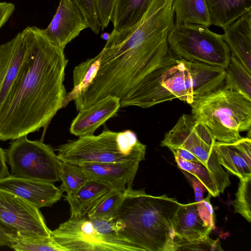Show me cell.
Returning a JSON list of instances; mask_svg holds the SVG:
<instances>
[{
	"label": "cell",
	"instance_id": "31",
	"mask_svg": "<svg viewBox=\"0 0 251 251\" xmlns=\"http://www.w3.org/2000/svg\"><path fill=\"white\" fill-rule=\"evenodd\" d=\"M174 245L176 251H223L219 240L209 237L203 240L187 241L175 237Z\"/></svg>",
	"mask_w": 251,
	"mask_h": 251
},
{
	"label": "cell",
	"instance_id": "33",
	"mask_svg": "<svg viewBox=\"0 0 251 251\" xmlns=\"http://www.w3.org/2000/svg\"><path fill=\"white\" fill-rule=\"evenodd\" d=\"M114 1V0H95L101 30L107 27L110 22Z\"/></svg>",
	"mask_w": 251,
	"mask_h": 251
},
{
	"label": "cell",
	"instance_id": "27",
	"mask_svg": "<svg viewBox=\"0 0 251 251\" xmlns=\"http://www.w3.org/2000/svg\"><path fill=\"white\" fill-rule=\"evenodd\" d=\"M17 251H68L50 236H33L17 232L10 247Z\"/></svg>",
	"mask_w": 251,
	"mask_h": 251
},
{
	"label": "cell",
	"instance_id": "2",
	"mask_svg": "<svg viewBox=\"0 0 251 251\" xmlns=\"http://www.w3.org/2000/svg\"><path fill=\"white\" fill-rule=\"evenodd\" d=\"M174 0H152L139 23L111 32L100 51L94 82L106 93L122 98L161 65L171 51L167 39L175 25Z\"/></svg>",
	"mask_w": 251,
	"mask_h": 251
},
{
	"label": "cell",
	"instance_id": "25",
	"mask_svg": "<svg viewBox=\"0 0 251 251\" xmlns=\"http://www.w3.org/2000/svg\"><path fill=\"white\" fill-rule=\"evenodd\" d=\"M225 71L224 86L251 99V73L232 54Z\"/></svg>",
	"mask_w": 251,
	"mask_h": 251
},
{
	"label": "cell",
	"instance_id": "3",
	"mask_svg": "<svg viewBox=\"0 0 251 251\" xmlns=\"http://www.w3.org/2000/svg\"><path fill=\"white\" fill-rule=\"evenodd\" d=\"M180 203L127 186L111 222L114 231L139 251H175L173 221Z\"/></svg>",
	"mask_w": 251,
	"mask_h": 251
},
{
	"label": "cell",
	"instance_id": "29",
	"mask_svg": "<svg viewBox=\"0 0 251 251\" xmlns=\"http://www.w3.org/2000/svg\"><path fill=\"white\" fill-rule=\"evenodd\" d=\"M60 178L62 181L60 189L67 195L76 192L89 179L79 166L63 161L60 165Z\"/></svg>",
	"mask_w": 251,
	"mask_h": 251
},
{
	"label": "cell",
	"instance_id": "6",
	"mask_svg": "<svg viewBox=\"0 0 251 251\" xmlns=\"http://www.w3.org/2000/svg\"><path fill=\"white\" fill-rule=\"evenodd\" d=\"M146 146L130 130H103L98 135L79 137L58 147L59 160L79 165L85 163H121L145 159Z\"/></svg>",
	"mask_w": 251,
	"mask_h": 251
},
{
	"label": "cell",
	"instance_id": "35",
	"mask_svg": "<svg viewBox=\"0 0 251 251\" xmlns=\"http://www.w3.org/2000/svg\"><path fill=\"white\" fill-rule=\"evenodd\" d=\"M15 10V6L11 3L0 2V29L7 22Z\"/></svg>",
	"mask_w": 251,
	"mask_h": 251
},
{
	"label": "cell",
	"instance_id": "18",
	"mask_svg": "<svg viewBox=\"0 0 251 251\" xmlns=\"http://www.w3.org/2000/svg\"><path fill=\"white\" fill-rule=\"evenodd\" d=\"M140 162L85 163L79 166L89 178L106 182L114 188L126 191L132 186Z\"/></svg>",
	"mask_w": 251,
	"mask_h": 251
},
{
	"label": "cell",
	"instance_id": "21",
	"mask_svg": "<svg viewBox=\"0 0 251 251\" xmlns=\"http://www.w3.org/2000/svg\"><path fill=\"white\" fill-rule=\"evenodd\" d=\"M152 0H114L110 21L117 31L135 27L141 21Z\"/></svg>",
	"mask_w": 251,
	"mask_h": 251
},
{
	"label": "cell",
	"instance_id": "23",
	"mask_svg": "<svg viewBox=\"0 0 251 251\" xmlns=\"http://www.w3.org/2000/svg\"><path fill=\"white\" fill-rule=\"evenodd\" d=\"M175 25H212L206 0H174Z\"/></svg>",
	"mask_w": 251,
	"mask_h": 251
},
{
	"label": "cell",
	"instance_id": "16",
	"mask_svg": "<svg viewBox=\"0 0 251 251\" xmlns=\"http://www.w3.org/2000/svg\"><path fill=\"white\" fill-rule=\"evenodd\" d=\"M120 100L117 97L108 96L79 111L71 123V133L78 137L94 134L100 126L116 115Z\"/></svg>",
	"mask_w": 251,
	"mask_h": 251
},
{
	"label": "cell",
	"instance_id": "7",
	"mask_svg": "<svg viewBox=\"0 0 251 251\" xmlns=\"http://www.w3.org/2000/svg\"><path fill=\"white\" fill-rule=\"evenodd\" d=\"M169 48L177 58L226 69L231 52L221 34L198 24L175 25L168 34Z\"/></svg>",
	"mask_w": 251,
	"mask_h": 251
},
{
	"label": "cell",
	"instance_id": "8",
	"mask_svg": "<svg viewBox=\"0 0 251 251\" xmlns=\"http://www.w3.org/2000/svg\"><path fill=\"white\" fill-rule=\"evenodd\" d=\"M216 140L209 129L192 114H183L164 135L160 146L181 149L192 154L214 176L221 193L230 185L229 174L219 163L213 149Z\"/></svg>",
	"mask_w": 251,
	"mask_h": 251
},
{
	"label": "cell",
	"instance_id": "11",
	"mask_svg": "<svg viewBox=\"0 0 251 251\" xmlns=\"http://www.w3.org/2000/svg\"><path fill=\"white\" fill-rule=\"evenodd\" d=\"M0 223L16 232L50 236V231L39 210L24 199L0 189Z\"/></svg>",
	"mask_w": 251,
	"mask_h": 251
},
{
	"label": "cell",
	"instance_id": "28",
	"mask_svg": "<svg viewBox=\"0 0 251 251\" xmlns=\"http://www.w3.org/2000/svg\"><path fill=\"white\" fill-rule=\"evenodd\" d=\"M126 192V190L113 189L90 209L86 215L87 217L105 220L113 219L125 196Z\"/></svg>",
	"mask_w": 251,
	"mask_h": 251
},
{
	"label": "cell",
	"instance_id": "36",
	"mask_svg": "<svg viewBox=\"0 0 251 251\" xmlns=\"http://www.w3.org/2000/svg\"><path fill=\"white\" fill-rule=\"evenodd\" d=\"M6 157L5 151L0 147V178L10 175L6 164Z\"/></svg>",
	"mask_w": 251,
	"mask_h": 251
},
{
	"label": "cell",
	"instance_id": "1",
	"mask_svg": "<svg viewBox=\"0 0 251 251\" xmlns=\"http://www.w3.org/2000/svg\"><path fill=\"white\" fill-rule=\"evenodd\" d=\"M30 46L23 67L0 107V141L15 140L46 129L64 107L63 84L68 63L64 50L42 29L29 26Z\"/></svg>",
	"mask_w": 251,
	"mask_h": 251
},
{
	"label": "cell",
	"instance_id": "19",
	"mask_svg": "<svg viewBox=\"0 0 251 251\" xmlns=\"http://www.w3.org/2000/svg\"><path fill=\"white\" fill-rule=\"evenodd\" d=\"M223 29V38L231 54L251 73V11Z\"/></svg>",
	"mask_w": 251,
	"mask_h": 251
},
{
	"label": "cell",
	"instance_id": "12",
	"mask_svg": "<svg viewBox=\"0 0 251 251\" xmlns=\"http://www.w3.org/2000/svg\"><path fill=\"white\" fill-rule=\"evenodd\" d=\"M211 195L200 201L180 203L175 215L173 229L175 237L187 241L208 238L215 227L214 212L210 202Z\"/></svg>",
	"mask_w": 251,
	"mask_h": 251
},
{
	"label": "cell",
	"instance_id": "20",
	"mask_svg": "<svg viewBox=\"0 0 251 251\" xmlns=\"http://www.w3.org/2000/svg\"><path fill=\"white\" fill-rule=\"evenodd\" d=\"M114 188L106 182L89 178L76 192L65 197L70 206L71 217L86 216L90 209Z\"/></svg>",
	"mask_w": 251,
	"mask_h": 251
},
{
	"label": "cell",
	"instance_id": "9",
	"mask_svg": "<svg viewBox=\"0 0 251 251\" xmlns=\"http://www.w3.org/2000/svg\"><path fill=\"white\" fill-rule=\"evenodd\" d=\"M5 152L12 176L51 183L60 180L61 161L50 145L26 135L12 140Z\"/></svg>",
	"mask_w": 251,
	"mask_h": 251
},
{
	"label": "cell",
	"instance_id": "13",
	"mask_svg": "<svg viewBox=\"0 0 251 251\" xmlns=\"http://www.w3.org/2000/svg\"><path fill=\"white\" fill-rule=\"evenodd\" d=\"M31 43L29 26L0 45V107L16 80Z\"/></svg>",
	"mask_w": 251,
	"mask_h": 251
},
{
	"label": "cell",
	"instance_id": "32",
	"mask_svg": "<svg viewBox=\"0 0 251 251\" xmlns=\"http://www.w3.org/2000/svg\"><path fill=\"white\" fill-rule=\"evenodd\" d=\"M75 4L83 14L89 28L97 34L101 29L95 0H69Z\"/></svg>",
	"mask_w": 251,
	"mask_h": 251
},
{
	"label": "cell",
	"instance_id": "34",
	"mask_svg": "<svg viewBox=\"0 0 251 251\" xmlns=\"http://www.w3.org/2000/svg\"><path fill=\"white\" fill-rule=\"evenodd\" d=\"M16 234V231L0 223V247L8 246L10 248Z\"/></svg>",
	"mask_w": 251,
	"mask_h": 251
},
{
	"label": "cell",
	"instance_id": "15",
	"mask_svg": "<svg viewBox=\"0 0 251 251\" xmlns=\"http://www.w3.org/2000/svg\"><path fill=\"white\" fill-rule=\"evenodd\" d=\"M0 189L12 193L38 208L50 207L63 192L53 183L18 178L10 175L0 178Z\"/></svg>",
	"mask_w": 251,
	"mask_h": 251
},
{
	"label": "cell",
	"instance_id": "4",
	"mask_svg": "<svg viewBox=\"0 0 251 251\" xmlns=\"http://www.w3.org/2000/svg\"><path fill=\"white\" fill-rule=\"evenodd\" d=\"M225 76L223 68L175 56L142 78L121 100V107L149 108L176 98L190 104L223 85Z\"/></svg>",
	"mask_w": 251,
	"mask_h": 251
},
{
	"label": "cell",
	"instance_id": "30",
	"mask_svg": "<svg viewBox=\"0 0 251 251\" xmlns=\"http://www.w3.org/2000/svg\"><path fill=\"white\" fill-rule=\"evenodd\" d=\"M235 199L231 201L234 213H239L248 222H251V176L239 178Z\"/></svg>",
	"mask_w": 251,
	"mask_h": 251
},
{
	"label": "cell",
	"instance_id": "10",
	"mask_svg": "<svg viewBox=\"0 0 251 251\" xmlns=\"http://www.w3.org/2000/svg\"><path fill=\"white\" fill-rule=\"evenodd\" d=\"M50 236L68 251H139L125 239L100 233L87 216L70 217Z\"/></svg>",
	"mask_w": 251,
	"mask_h": 251
},
{
	"label": "cell",
	"instance_id": "5",
	"mask_svg": "<svg viewBox=\"0 0 251 251\" xmlns=\"http://www.w3.org/2000/svg\"><path fill=\"white\" fill-rule=\"evenodd\" d=\"M190 105L216 141L233 143L242 138L241 132L251 130V99L225 86L196 96Z\"/></svg>",
	"mask_w": 251,
	"mask_h": 251
},
{
	"label": "cell",
	"instance_id": "17",
	"mask_svg": "<svg viewBox=\"0 0 251 251\" xmlns=\"http://www.w3.org/2000/svg\"><path fill=\"white\" fill-rule=\"evenodd\" d=\"M213 149L219 163L239 178L251 176V139L242 137L227 143L215 141Z\"/></svg>",
	"mask_w": 251,
	"mask_h": 251
},
{
	"label": "cell",
	"instance_id": "14",
	"mask_svg": "<svg viewBox=\"0 0 251 251\" xmlns=\"http://www.w3.org/2000/svg\"><path fill=\"white\" fill-rule=\"evenodd\" d=\"M88 27L83 14L75 4L69 0H60L51 21L42 32L53 45L64 50L67 44Z\"/></svg>",
	"mask_w": 251,
	"mask_h": 251
},
{
	"label": "cell",
	"instance_id": "26",
	"mask_svg": "<svg viewBox=\"0 0 251 251\" xmlns=\"http://www.w3.org/2000/svg\"><path fill=\"white\" fill-rule=\"evenodd\" d=\"M173 153L178 168L196 177L212 197H216L221 194L214 176L202 164L186 161L176 153Z\"/></svg>",
	"mask_w": 251,
	"mask_h": 251
},
{
	"label": "cell",
	"instance_id": "24",
	"mask_svg": "<svg viewBox=\"0 0 251 251\" xmlns=\"http://www.w3.org/2000/svg\"><path fill=\"white\" fill-rule=\"evenodd\" d=\"M101 54L100 52L94 58H90L76 66L73 71L74 87L67 94L64 107L84 92L91 85L99 71Z\"/></svg>",
	"mask_w": 251,
	"mask_h": 251
},
{
	"label": "cell",
	"instance_id": "22",
	"mask_svg": "<svg viewBox=\"0 0 251 251\" xmlns=\"http://www.w3.org/2000/svg\"><path fill=\"white\" fill-rule=\"evenodd\" d=\"M212 25L223 29L251 10V0H206Z\"/></svg>",
	"mask_w": 251,
	"mask_h": 251
}]
</instances>
